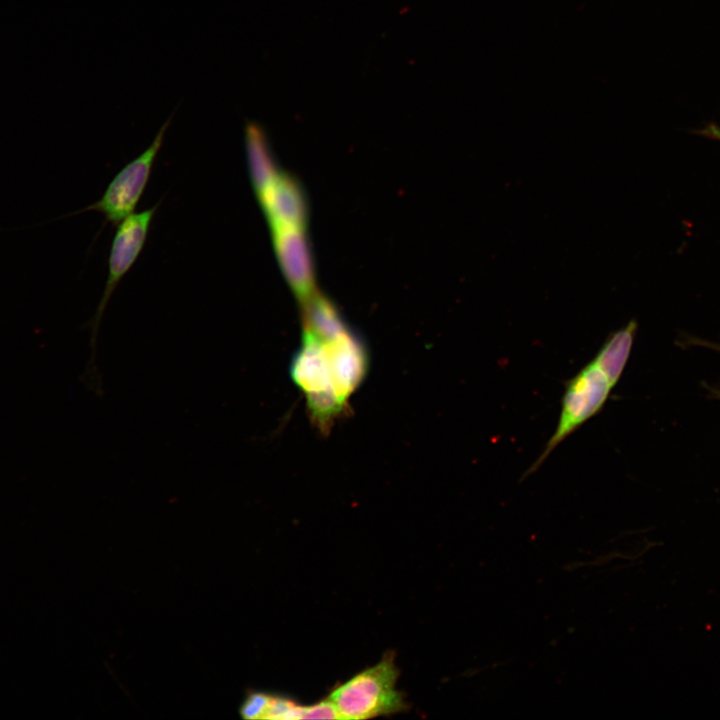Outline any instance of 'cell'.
<instances>
[{
    "label": "cell",
    "mask_w": 720,
    "mask_h": 720,
    "mask_svg": "<svg viewBox=\"0 0 720 720\" xmlns=\"http://www.w3.org/2000/svg\"><path fill=\"white\" fill-rule=\"evenodd\" d=\"M169 123L170 119L162 125L151 145L115 175L98 201L73 214L94 210L101 212L112 224H118L134 213L149 180Z\"/></svg>",
    "instance_id": "obj_4"
},
{
    "label": "cell",
    "mask_w": 720,
    "mask_h": 720,
    "mask_svg": "<svg viewBox=\"0 0 720 720\" xmlns=\"http://www.w3.org/2000/svg\"><path fill=\"white\" fill-rule=\"evenodd\" d=\"M613 388L606 374L593 362L584 366L571 378L562 398L561 412L554 434L542 454L528 469L526 475L535 472L549 454L567 436L595 416L606 403Z\"/></svg>",
    "instance_id": "obj_3"
},
{
    "label": "cell",
    "mask_w": 720,
    "mask_h": 720,
    "mask_svg": "<svg viewBox=\"0 0 720 720\" xmlns=\"http://www.w3.org/2000/svg\"><path fill=\"white\" fill-rule=\"evenodd\" d=\"M272 242L283 275L303 302L316 292L312 250L304 228L272 229Z\"/></svg>",
    "instance_id": "obj_6"
},
{
    "label": "cell",
    "mask_w": 720,
    "mask_h": 720,
    "mask_svg": "<svg viewBox=\"0 0 720 720\" xmlns=\"http://www.w3.org/2000/svg\"><path fill=\"white\" fill-rule=\"evenodd\" d=\"M695 133L707 138L720 140V127L713 123H710L704 128L695 131Z\"/></svg>",
    "instance_id": "obj_11"
},
{
    "label": "cell",
    "mask_w": 720,
    "mask_h": 720,
    "mask_svg": "<svg viewBox=\"0 0 720 720\" xmlns=\"http://www.w3.org/2000/svg\"><path fill=\"white\" fill-rule=\"evenodd\" d=\"M637 331V322L630 320L624 327L613 332L592 360L608 377L614 387L619 381L629 359Z\"/></svg>",
    "instance_id": "obj_9"
},
{
    "label": "cell",
    "mask_w": 720,
    "mask_h": 720,
    "mask_svg": "<svg viewBox=\"0 0 720 720\" xmlns=\"http://www.w3.org/2000/svg\"><path fill=\"white\" fill-rule=\"evenodd\" d=\"M399 670L392 653L377 664L359 672L334 688L328 699L340 719H368L407 709L404 696L397 690Z\"/></svg>",
    "instance_id": "obj_2"
},
{
    "label": "cell",
    "mask_w": 720,
    "mask_h": 720,
    "mask_svg": "<svg viewBox=\"0 0 720 720\" xmlns=\"http://www.w3.org/2000/svg\"><path fill=\"white\" fill-rule=\"evenodd\" d=\"M705 345H706V346H710L711 348H714V349L720 351V344H714V343L712 344V343H706V342H705Z\"/></svg>",
    "instance_id": "obj_12"
},
{
    "label": "cell",
    "mask_w": 720,
    "mask_h": 720,
    "mask_svg": "<svg viewBox=\"0 0 720 720\" xmlns=\"http://www.w3.org/2000/svg\"><path fill=\"white\" fill-rule=\"evenodd\" d=\"M307 706H301L294 700L267 693L261 719H306Z\"/></svg>",
    "instance_id": "obj_10"
},
{
    "label": "cell",
    "mask_w": 720,
    "mask_h": 720,
    "mask_svg": "<svg viewBox=\"0 0 720 720\" xmlns=\"http://www.w3.org/2000/svg\"><path fill=\"white\" fill-rule=\"evenodd\" d=\"M257 197L271 230L304 228L308 203L303 188L293 176L279 172Z\"/></svg>",
    "instance_id": "obj_7"
},
{
    "label": "cell",
    "mask_w": 720,
    "mask_h": 720,
    "mask_svg": "<svg viewBox=\"0 0 720 720\" xmlns=\"http://www.w3.org/2000/svg\"><path fill=\"white\" fill-rule=\"evenodd\" d=\"M368 351L348 325L334 331L303 328L290 375L304 394L314 424L327 430L341 415L368 370Z\"/></svg>",
    "instance_id": "obj_1"
},
{
    "label": "cell",
    "mask_w": 720,
    "mask_h": 720,
    "mask_svg": "<svg viewBox=\"0 0 720 720\" xmlns=\"http://www.w3.org/2000/svg\"><path fill=\"white\" fill-rule=\"evenodd\" d=\"M154 207L132 213L118 223L108 260L105 289L93 319V335L96 334L101 316L118 283L138 258L147 238Z\"/></svg>",
    "instance_id": "obj_5"
},
{
    "label": "cell",
    "mask_w": 720,
    "mask_h": 720,
    "mask_svg": "<svg viewBox=\"0 0 720 720\" xmlns=\"http://www.w3.org/2000/svg\"><path fill=\"white\" fill-rule=\"evenodd\" d=\"M245 147L252 186L256 195L261 193L279 174L272 150L263 127L249 121L244 128Z\"/></svg>",
    "instance_id": "obj_8"
}]
</instances>
